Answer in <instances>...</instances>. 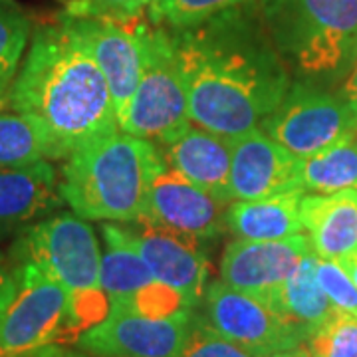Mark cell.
Here are the masks:
<instances>
[{
    "mask_svg": "<svg viewBox=\"0 0 357 357\" xmlns=\"http://www.w3.org/2000/svg\"><path fill=\"white\" fill-rule=\"evenodd\" d=\"M64 204L58 173L48 159L22 167H0V241L54 215Z\"/></svg>",
    "mask_w": 357,
    "mask_h": 357,
    "instance_id": "obj_16",
    "label": "cell"
},
{
    "mask_svg": "<svg viewBox=\"0 0 357 357\" xmlns=\"http://www.w3.org/2000/svg\"><path fill=\"white\" fill-rule=\"evenodd\" d=\"M260 129L284 149L304 159L357 133V109L340 93L294 82Z\"/></svg>",
    "mask_w": 357,
    "mask_h": 357,
    "instance_id": "obj_8",
    "label": "cell"
},
{
    "mask_svg": "<svg viewBox=\"0 0 357 357\" xmlns=\"http://www.w3.org/2000/svg\"><path fill=\"white\" fill-rule=\"evenodd\" d=\"M354 191H356V195H357V187H356V189H354Z\"/></svg>",
    "mask_w": 357,
    "mask_h": 357,
    "instance_id": "obj_37",
    "label": "cell"
},
{
    "mask_svg": "<svg viewBox=\"0 0 357 357\" xmlns=\"http://www.w3.org/2000/svg\"><path fill=\"white\" fill-rule=\"evenodd\" d=\"M192 312L181 310L171 316L109 312L76 344L98 357H177L191 328Z\"/></svg>",
    "mask_w": 357,
    "mask_h": 357,
    "instance_id": "obj_10",
    "label": "cell"
},
{
    "mask_svg": "<svg viewBox=\"0 0 357 357\" xmlns=\"http://www.w3.org/2000/svg\"><path fill=\"white\" fill-rule=\"evenodd\" d=\"M256 0H157L149 6V20L171 30L191 28Z\"/></svg>",
    "mask_w": 357,
    "mask_h": 357,
    "instance_id": "obj_24",
    "label": "cell"
},
{
    "mask_svg": "<svg viewBox=\"0 0 357 357\" xmlns=\"http://www.w3.org/2000/svg\"><path fill=\"white\" fill-rule=\"evenodd\" d=\"M203 318L220 335L260 354L276 356L292 351L307 335L272 307L250 294L215 282L203 296Z\"/></svg>",
    "mask_w": 357,
    "mask_h": 357,
    "instance_id": "obj_9",
    "label": "cell"
},
{
    "mask_svg": "<svg viewBox=\"0 0 357 357\" xmlns=\"http://www.w3.org/2000/svg\"><path fill=\"white\" fill-rule=\"evenodd\" d=\"M227 208L229 204L218 203L215 197L163 165L149 185L147 208L141 218L206 243L220 234Z\"/></svg>",
    "mask_w": 357,
    "mask_h": 357,
    "instance_id": "obj_15",
    "label": "cell"
},
{
    "mask_svg": "<svg viewBox=\"0 0 357 357\" xmlns=\"http://www.w3.org/2000/svg\"><path fill=\"white\" fill-rule=\"evenodd\" d=\"M13 112L28 117L50 145V161L119 131L102 70L64 18L36 30L10 84Z\"/></svg>",
    "mask_w": 357,
    "mask_h": 357,
    "instance_id": "obj_2",
    "label": "cell"
},
{
    "mask_svg": "<svg viewBox=\"0 0 357 357\" xmlns=\"http://www.w3.org/2000/svg\"><path fill=\"white\" fill-rule=\"evenodd\" d=\"M342 96L357 109V60L354 68L349 70V77H347L344 89H342Z\"/></svg>",
    "mask_w": 357,
    "mask_h": 357,
    "instance_id": "obj_32",
    "label": "cell"
},
{
    "mask_svg": "<svg viewBox=\"0 0 357 357\" xmlns=\"http://www.w3.org/2000/svg\"><path fill=\"white\" fill-rule=\"evenodd\" d=\"M8 91H10V84H6V82H0V109H2V105L8 102Z\"/></svg>",
    "mask_w": 357,
    "mask_h": 357,
    "instance_id": "obj_34",
    "label": "cell"
},
{
    "mask_svg": "<svg viewBox=\"0 0 357 357\" xmlns=\"http://www.w3.org/2000/svg\"><path fill=\"white\" fill-rule=\"evenodd\" d=\"M304 357H357V318L335 312L302 344Z\"/></svg>",
    "mask_w": 357,
    "mask_h": 357,
    "instance_id": "obj_25",
    "label": "cell"
},
{
    "mask_svg": "<svg viewBox=\"0 0 357 357\" xmlns=\"http://www.w3.org/2000/svg\"><path fill=\"white\" fill-rule=\"evenodd\" d=\"M143 46V72L119 117V129L161 145L191 123L187 84L169 28L145 22Z\"/></svg>",
    "mask_w": 357,
    "mask_h": 357,
    "instance_id": "obj_6",
    "label": "cell"
},
{
    "mask_svg": "<svg viewBox=\"0 0 357 357\" xmlns=\"http://www.w3.org/2000/svg\"><path fill=\"white\" fill-rule=\"evenodd\" d=\"M131 236V243L153 278L169 286L183 298L185 306L197 310L206 292V256L201 241L177 230L165 229L151 220L121 222Z\"/></svg>",
    "mask_w": 357,
    "mask_h": 357,
    "instance_id": "obj_12",
    "label": "cell"
},
{
    "mask_svg": "<svg viewBox=\"0 0 357 357\" xmlns=\"http://www.w3.org/2000/svg\"><path fill=\"white\" fill-rule=\"evenodd\" d=\"M310 252H314V248L307 234H296L282 241L234 238L222 252L220 282L266 304L298 262Z\"/></svg>",
    "mask_w": 357,
    "mask_h": 357,
    "instance_id": "obj_13",
    "label": "cell"
},
{
    "mask_svg": "<svg viewBox=\"0 0 357 357\" xmlns=\"http://www.w3.org/2000/svg\"><path fill=\"white\" fill-rule=\"evenodd\" d=\"M30 36V22L13 4L0 2V82L13 84Z\"/></svg>",
    "mask_w": 357,
    "mask_h": 357,
    "instance_id": "obj_26",
    "label": "cell"
},
{
    "mask_svg": "<svg viewBox=\"0 0 357 357\" xmlns=\"http://www.w3.org/2000/svg\"><path fill=\"white\" fill-rule=\"evenodd\" d=\"M16 290L0 316V357H24L58 342H76L72 294L34 264H14Z\"/></svg>",
    "mask_w": 357,
    "mask_h": 357,
    "instance_id": "obj_7",
    "label": "cell"
},
{
    "mask_svg": "<svg viewBox=\"0 0 357 357\" xmlns=\"http://www.w3.org/2000/svg\"><path fill=\"white\" fill-rule=\"evenodd\" d=\"M302 225L314 252L330 260L357 258V195H304L300 203Z\"/></svg>",
    "mask_w": 357,
    "mask_h": 357,
    "instance_id": "obj_18",
    "label": "cell"
},
{
    "mask_svg": "<svg viewBox=\"0 0 357 357\" xmlns=\"http://www.w3.org/2000/svg\"><path fill=\"white\" fill-rule=\"evenodd\" d=\"M102 238L105 252H102L100 286L109 300V307L126 306L157 280L135 250L123 225H102Z\"/></svg>",
    "mask_w": 357,
    "mask_h": 357,
    "instance_id": "obj_20",
    "label": "cell"
},
{
    "mask_svg": "<svg viewBox=\"0 0 357 357\" xmlns=\"http://www.w3.org/2000/svg\"><path fill=\"white\" fill-rule=\"evenodd\" d=\"M199 310V307H197ZM192 312L191 328L177 357H274L248 349L213 330L201 312Z\"/></svg>",
    "mask_w": 357,
    "mask_h": 357,
    "instance_id": "obj_27",
    "label": "cell"
},
{
    "mask_svg": "<svg viewBox=\"0 0 357 357\" xmlns=\"http://www.w3.org/2000/svg\"><path fill=\"white\" fill-rule=\"evenodd\" d=\"M153 2H157V0H151V4H153Z\"/></svg>",
    "mask_w": 357,
    "mask_h": 357,
    "instance_id": "obj_36",
    "label": "cell"
},
{
    "mask_svg": "<svg viewBox=\"0 0 357 357\" xmlns=\"http://www.w3.org/2000/svg\"><path fill=\"white\" fill-rule=\"evenodd\" d=\"M24 357H88L84 356V354H79L76 349H70V347H64V345L60 344H50V345H44V347H40L36 351H32V354H28Z\"/></svg>",
    "mask_w": 357,
    "mask_h": 357,
    "instance_id": "obj_31",
    "label": "cell"
},
{
    "mask_svg": "<svg viewBox=\"0 0 357 357\" xmlns=\"http://www.w3.org/2000/svg\"><path fill=\"white\" fill-rule=\"evenodd\" d=\"M13 264H34L72 294L77 335L109 314L100 286L102 248L86 218L58 213L26 229L14 243Z\"/></svg>",
    "mask_w": 357,
    "mask_h": 357,
    "instance_id": "obj_5",
    "label": "cell"
},
{
    "mask_svg": "<svg viewBox=\"0 0 357 357\" xmlns=\"http://www.w3.org/2000/svg\"><path fill=\"white\" fill-rule=\"evenodd\" d=\"M165 165L153 141L117 131L66 159L60 195L86 220L133 222L145 215L149 185Z\"/></svg>",
    "mask_w": 357,
    "mask_h": 357,
    "instance_id": "obj_3",
    "label": "cell"
},
{
    "mask_svg": "<svg viewBox=\"0 0 357 357\" xmlns=\"http://www.w3.org/2000/svg\"><path fill=\"white\" fill-rule=\"evenodd\" d=\"M316 278L335 312L351 314L357 318V284L337 260L316 255Z\"/></svg>",
    "mask_w": 357,
    "mask_h": 357,
    "instance_id": "obj_28",
    "label": "cell"
},
{
    "mask_svg": "<svg viewBox=\"0 0 357 357\" xmlns=\"http://www.w3.org/2000/svg\"><path fill=\"white\" fill-rule=\"evenodd\" d=\"M298 183L306 195H332L357 187V133L300 159Z\"/></svg>",
    "mask_w": 357,
    "mask_h": 357,
    "instance_id": "obj_22",
    "label": "cell"
},
{
    "mask_svg": "<svg viewBox=\"0 0 357 357\" xmlns=\"http://www.w3.org/2000/svg\"><path fill=\"white\" fill-rule=\"evenodd\" d=\"M157 147L169 169L215 197L218 203H232L229 189L232 139L189 123Z\"/></svg>",
    "mask_w": 357,
    "mask_h": 357,
    "instance_id": "obj_17",
    "label": "cell"
},
{
    "mask_svg": "<svg viewBox=\"0 0 357 357\" xmlns=\"http://www.w3.org/2000/svg\"><path fill=\"white\" fill-rule=\"evenodd\" d=\"M340 264L345 268V272H347V274L351 276V280L357 284V258H347V260H342Z\"/></svg>",
    "mask_w": 357,
    "mask_h": 357,
    "instance_id": "obj_33",
    "label": "cell"
},
{
    "mask_svg": "<svg viewBox=\"0 0 357 357\" xmlns=\"http://www.w3.org/2000/svg\"><path fill=\"white\" fill-rule=\"evenodd\" d=\"M298 163L300 159L296 155L270 139L260 128L232 139L229 178L232 203L302 191L298 183Z\"/></svg>",
    "mask_w": 357,
    "mask_h": 357,
    "instance_id": "obj_14",
    "label": "cell"
},
{
    "mask_svg": "<svg viewBox=\"0 0 357 357\" xmlns=\"http://www.w3.org/2000/svg\"><path fill=\"white\" fill-rule=\"evenodd\" d=\"M48 159L50 145L28 117L16 112H0V167L32 165Z\"/></svg>",
    "mask_w": 357,
    "mask_h": 357,
    "instance_id": "obj_23",
    "label": "cell"
},
{
    "mask_svg": "<svg viewBox=\"0 0 357 357\" xmlns=\"http://www.w3.org/2000/svg\"><path fill=\"white\" fill-rule=\"evenodd\" d=\"M102 70L117 112V121L126 112L143 72V26L135 20H112L100 16H62Z\"/></svg>",
    "mask_w": 357,
    "mask_h": 357,
    "instance_id": "obj_11",
    "label": "cell"
},
{
    "mask_svg": "<svg viewBox=\"0 0 357 357\" xmlns=\"http://www.w3.org/2000/svg\"><path fill=\"white\" fill-rule=\"evenodd\" d=\"M151 6V0H72L68 16H100L112 20H135Z\"/></svg>",
    "mask_w": 357,
    "mask_h": 357,
    "instance_id": "obj_29",
    "label": "cell"
},
{
    "mask_svg": "<svg viewBox=\"0 0 357 357\" xmlns=\"http://www.w3.org/2000/svg\"><path fill=\"white\" fill-rule=\"evenodd\" d=\"M274 357H304V354H302V345L300 347H296V349H292V351H284V354H276Z\"/></svg>",
    "mask_w": 357,
    "mask_h": 357,
    "instance_id": "obj_35",
    "label": "cell"
},
{
    "mask_svg": "<svg viewBox=\"0 0 357 357\" xmlns=\"http://www.w3.org/2000/svg\"><path fill=\"white\" fill-rule=\"evenodd\" d=\"M171 36L187 84L191 123L227 139L260 128L292 86L255 2L171 30Z\"/></svg>",
    "mask_w": 357,
    "mask_h": 357,
    "instance_id": "obj_1",
    "label": "cell"
},
{
    "mask_svg": "<svg viewBox=\"0 0 357 357\" xmlns=\"http://www.w3.org/2000/svg\"><path fill=\"white\" fill-rule=\"evenodd\" d=\"M266 304L307 337L332 318L335 307L316 278V252H310L298 262Z\"/></svg>",
    "mask_w": 357,
    "mask_h": 357,
    "instance_id": "obj_21",
    "label": "cell"
},
{
    "mask_svg": "<svg viewBox=\"0 0 357 357\" xmlns=\"http://www.w3.org/2000/svg\"><path fill=\"white\" fill-rule=\"evenodd\" d=\"M260 18L288 70L333 79L357 60V0H260Z\"/></svg>",
    "mask_w": 357,
    "mask_h": 357,
    "instance_id": "obj_4",
    "label": "cell"
},
{
    "mask_svg": "<svg viewBox=\"0 0 357 357\" xmlns=\"http://www.w3.org/2000/svg\"><path fill=\"white\" fill-rule=\"evenodd\" d=\"M304 195L290 191L256 201H234L225 213V227L243 241H282L302 234L300 203Z\"/></svg>",
    "mask_w": 357,
    "mask_h": 357,
    "instance_id": "obj_19",
    "label": "cell"
},
{
    "mask_svg": "<svg viewBox=\"0 0 357 357\" xmlns=\"http://www.w3.org/2000/svg\"><path fill=\"white\" fill-rule=\"evenodd\" d=\"M16 290V268L10 260L0 255V316L13 300Z\"/></svg>",
    "mask_w": 357,
    "mask_h": 357,
    "instance_id": "obj_30",
    "label": "cell"
}]
</instances>
